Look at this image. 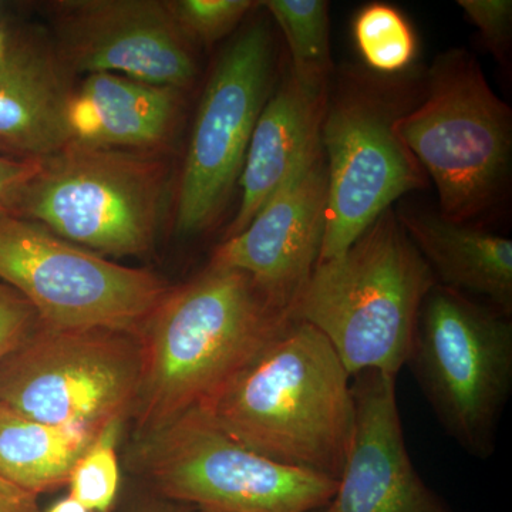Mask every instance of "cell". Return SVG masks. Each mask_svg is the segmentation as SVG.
Here are the masks:
<instances>
[{"mask_svg": "<svg viewBox=\"0 0 512 512\" xmlns=\"http://www.w3.org/2000/svg\"><path fill=\"white\" fill-rule=\"evenodd\" d=\"M291 312L251 276L208 265L170 289L141 328L137 436L210 402L289 325Z\"/></svg>", "mask_w": 512, "mask_h": 512, "instance_id": "cell-1", "label": "cell"}, {"mask_svg": "<svg viewBox=\"0 0 512 512\" xmlns=\"http://www.w3.org/2000/svg\"><path fill=\"white\" fill-rule=\"evenodd\" d=\"M350 377L329 340L292 319L198 409L256 453L338 480L355 430Z\"/></svg>", "mask_w": 512, "mask_h": 512, "instance_id": "cell-2", "label": "cell"}, {"mask_svg": "<svg viewBox=\"0 0 512 512\" xmlns=\"http://www.w3.org/2000/svg\"><path fill=\"white\" fill-rule=\"evenodd\" d=\"M436 284L390 208L343 254L316 264L291 318L318 329L350 376L376 370L397 377L409 359L421 303Z\"/></svg>", "mask_w": 512, "mask_h": 512, "instance_id": "cell-3", "label": "cell"}, {"mask_svg": "<svg viewBox=\"0 0 512 512\" xmlns=\"http://www.w3.org/2000/svg\"><path fill=\"white\" fill-rule=\"evenodd\" d=\"M396 131L439 194V214L468 224L498 204L511 177L512 116L473 53H441L427 73L426 96L396 121Z\"/></svg>", "mask_w": 512, "mask_h": 512, "instance_id": "cell-4", "label": "cell"}, {"mask_svg": "<svg viewBox=\"0 0 512 512\" xmlns=\"http://www.w3.org/2000/svg\"><path fill=\"white\" fill-rule=\"evenodd\" d=\"M168 173L158 153L67 144L40 160L10 217L104 258L141 255L156 241Z\"/></svg>", "mask_w": 512, "mask_h": 512, "instance_id": "cell-5", "label": "cell"}, {"mask_svg": "<svg viewBox=\"0 0 512 512\" xmlns=\"http://www.w3.org/2000/svg\"><path fill=\"white\" fill-rule=\"evenodd\" d=\"M488 303L436 284L421 303L406 365L444 431L487 460L512 389V323Z\"/></svg>", "mask_w": 512, "mask_h": 512, "instance_id": "cell-6", "label": "cell"}, {"mask_svg": "<svg viewBox=\"0 0 512 512\" xmlns=\"http://www.w3.org/2000/svg\"><path fill=\"white\" fill-rule=\"evenodd\" d=\"M406 100L362 73L346 74L328 93L319 134L328 204L318 264L343 254L394 201L426 188V173L396 131Z\"/></svg>", "mask_w": 512, "mask_h": 512, "instance_id": "cell-7", "label": "cell"}, {"mask_svg": "<svg viewBox=\"0 0 512 512\" xmlns=\"http://www.w3.org/2000/svg\"><path fill=\"white\" fill-rule=\"evenodd\" d=\"M141 369L137 333L39 320L0 362V403L49 426L99 434L133 414Z\"/></svg>", "mask_w": 512, "mask_h": 512, "instance_id": "cell-8", "label": "cell"}, {"mask_svg": "<svg viewBox=\"0 0 512 512\" xmlns=\"http://www.w3.org/2000/svg\"><path fill=\"white\" fill-rule=\"evenodd\" d=\"M134 463L161 494L198 512H323L338 487L245 447L200 409L138 437Z\"/></svg>", "mask_w": 512, "mask_h": 512, "instance_id": "cell-9", "label": "cell"}, {"mask_svg": "<svg viewBox=\"0 0 512 512\" xmlns=\"http://www.w3.org/2000/svg\"><path fill=\"white\" fill-rule=\"evenodd\" d=\"M0 281L50 328L140 333L170 291L147 269L128 268L23 218L0 215Z\"/></svg>", "mask_w": 512, "mask_h": 512, "instance_id": "cell-10", "label": "cell"}, {"mask_svg": "<svg viewBox=\"0 0 512 512\" xmlns=\"http://www.w3.org/2000/svg\"><path fill=\"white\" fill-rule=\"evenodd\" d=\"M272 74L274 49L264 22L239 32L218 57L202 93L178 185V234H201L220 217L269 99Z\"/></svg>", "mask_w": 512, "mask_h": 512, "instance_id": "cell-11", "label": "cell"}, {"mask_svg": "<svg viewBox=\"0 0 512 512\" xmlns=\"http://www.w3.org/2000/svg\"><path fill=\"white\" fill-rule=\"evenodd\" d=\"M55 52L67 73H113L184 90L198 73L194 43L168 2L60 0L49 5Z\"/></svg>", "mask_w": 512, "mask_h": 512, "instance_id": "cell-12", "label": "cell"}, {"mask_svg": "<svg viewBox=\"0 0 512 512\" xmlns=\"http://www.w3.org/2000/svg\"><path fill=\"white\" fill-rule=\"evenodd\" d=\"M326 204L328 170L319 143L248 227L215 249L210 265L245 272L291 312L318 264Z\"/></svg>", "mask_w": 512, "mask_h": 512, "instance_id": "cell-13", "label": "cell"}, {"mask_svg": "<svg viewBox=\"0 0 512 512\" xmlns=\"http://www.w3.org/2000/svg\"><path fill=\"white\" fill-rule=\"evenodd\" d=\"M355 430L338 487L323 512H453L417 473L407 451L396 377L353 376Z\"/></svg>", "mask_w": 512, "mask_h": 512, "instance_id": "cell-14", "label": "cell"}, {"mask_svg": "<svg viewBox=\"0 0 512 512\" xmlns=\"http://www.w3.org/2000/svg\"><path fill=\"white\" fill-rule=\"evenodd\" d=\"M72 89L55 47L29 30L6 32L0 59V156L43 160L66 147Z\"/></svg>", "mask_w": 512, "mask_h": 512, "instance_id": "cell-15", "label": "cell"}, {"mask_svg": "<svg viewBox=\"0 0 512 512\" xmlns=\"http://www.w3.org/2000/svg\"><path fill=\"white\" fill-rule=\"evenodd\" d=\"M328 93V86L303 82L288 67L252 131L239 175L241 204L224 241L244 231L319 146Z\"/></svg>", "mask_w": 512, "mask_h": 512, "instance_id": "cell-16", "label": "cell"}, {"mask_svg": "<svg viewBox=\"0 0 512 512\" xmlns=\"http://www.w3.org/2000/svg\"><path fill=\"white\" fill-rule=\"evenodd\" d=\"M183 106L184 90L121 74H87L67 104L69 144L161 154Z\"/></svg>", "mask_w": 512, "mask_h": 512, "instance_id": "cell-17", "label": "cell"}, {"mask_svg": "<svg viewBox=\"0 0 512 512\" xmlns=\"http://www.w3.org/2000/svg\"><path fill=\"white\" fill-rule=\"evenodd\" d=\"M396 215L437 284L480 296L497 311L511 316V239L448 221L431 210L403 207Z\"/></svg>", "mask_w": 512, "mask_h": 512, "instance_id": "cell-18", "label": "cell"}, {"mask_svg": "<svg viewBox=\"0 0 512 512\" xmlns=\"http://www.w3.org/2000/svg\"><path fill=\"white\" fill-rule=\"evenodd\" d=\"M97 436L40 423L0 403V478L33 495L62 487Z\"/></svg>", "mask_w": 512, "mask_h": 512, "instance_id": "cell-19", "label": "cell"}, {"mask_svg": "<svg viewBox=\"0 0 512 512\" xmlns=\"http://www.w3.org/2000/svg\"><path fill=\"white\" fill-rule=\"evenodd\" d=\"M284 33L296 77L328 86L330 59L329 3L325 0H268L264 2Z\"/></svg>", "mask_w": 512, "mask_h": 512, "instance_id": "cell-20", "label": "cell"}, {"mask_svg": "<svg viewBox=\"0 0 512 512\" xmlns=\"http://www.w3.org/2000/svg\"><path fill=\"white\" fill-rule=\"evenodd\" d=\"M353 37L363 62L373 73H402L417 56L414 30L399 9L369 3L353 20Z\"/></svg>", "mask_w": 512, "mask_h": 512, "instance_id": "cell-21", "label": "cell"}, {"mask_svg": "<svg viewBox=\"0 0 512 512\" xmlns=\"http://www.w3.org/2000/svg\"><path fill=\"white\" fill-rule=\"evenodd\" d=\"M123 421L111 423L86 448L70 471V497L89 511L109 512L120 487L119 441Z\"/></svg>", "mask_w": 512, "mask_h": 512, "instance_id": "cell-22", "label": "cell"}, {"mask_svg": "<svg viewBox=\"0 0 512 512\" xmlns=\"http://www.w3.org/2000/svg\"><path fill=\"white\" fill-rule=\"evenodd\" d=\"M168 5L185 36L202 45L227 36L255 8L251 0H177Z\"/></svg>", "mask_w": 512, "mask_h": 512, "instance_id": "cell-23", "label": "cell"}, {"mask_svg": "<svg viewBox=\"0 0 512 512\" xmlns=\"http://www.w3.org/2000/svg\"><path fill=\"white\" fill-rule=\"evenodd\" d=\"M458 6L476 26L491 55L501 64L507 63L512 39L511 0H458Z\"/></svg>", "mask_w": 512, "mask_h": 512, "instance_id": "cell-24", "label": "cell"}, {"mask_svg": "<svg viewBox=\"0 0 512 512\" xmlns=\"http://www.w3.org/2000/svg\"><path fill=\"white\" fill-rule=\"evenodd\" d=\"M37 323L32 305L0 281V362L28 338Z\"/></svg>", "mask_w": 512, "mask_h": 512, "instance_id": "cell-25", "label": "cell"}, {"mask_svg": "<svg viewBox=\"0 0 512 512\" xmlns=\"http://www.w3.org/2000/svg\"><path fill=\"white\" fill-rule=\"evenodd\" d=\"M40 160L0 156V215H12L23 188L36 174Z\"/></svg>", "mask_w": 512, "mask_h": 512, "instance_id": "cell-26", "label": "cell"}, {"mask_svg": "<svg viewBox=\"0 0 512 512\" xmlns=\"http://www.w3.org/2000/svg\"><path fill=\"white\" fill-rule=\"evenodd\" d=\"M0 512H40L36 495L0 478Z\"/></svg>", "mask_w": 512, "mask_h": 512, "instance_id": "cell-27", "label": "cell"}, {"mask_svg": "<svg viewBox=\"0 0 512 512\" xmlns=\"http://www.w3.org/2000/svg\"><path fill=\"white\" fill-rule=\"evenodd\" d=\"M47 512H90L86 507H83L79 501L74 500L73 497L64 498V500L57 501L55 505L47 510Z\"/></svg>", "mask_w": 512, "mask_h": 512, "instance_id": "cell-28", "label": "cell"}, {"mask_svg": "<svg viewBox=\"0 0 512 512\" xmlns=\"http://www.w3.org/2000/svg\"><path fill=\"white\" fill-rule=\"evenodd\" d=\"M140 512H195L191 510H184V508H174V507H153L148 508V510L140 511ZM198 512V511H197Z\"/></svg>", "mask_w": 512, "mask_h": 512, "instance_id": "cell-29", "label": "cell"}, {"mask_svg": "<svg viewBox=\"0 0 512 512\" xmlns=\"http://www.w3.org/2000/svg\"><path fill=\"white\" fill-rule=\"evenodd\" d=\"M6 52V32L3 29H0V59H2L3 55Z\"/></svg>", "mask_w": 512, "mask_h": 512, "instance_id": "cell-30", "label": "cell"}]
</instances>
